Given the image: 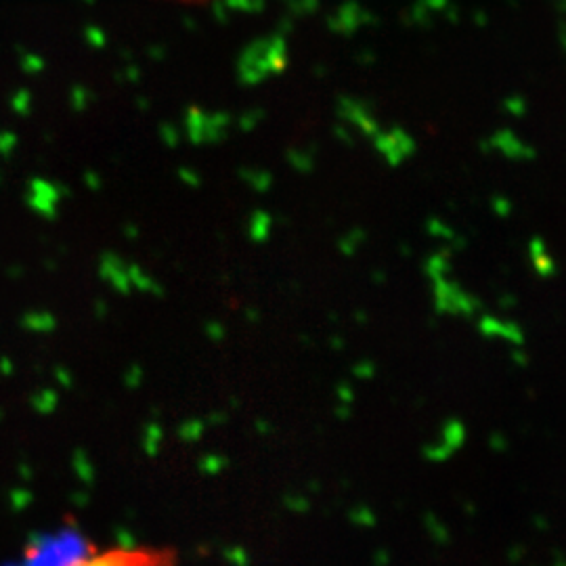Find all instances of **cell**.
Here are the masks:
<instances>
[{"label":"cell","instance_id":"6da1fadb","mask_svg":"<svg viewBox=\"0 0 566 566\" xmlns=\"http://www.w3.org/2000/svg\"><path fill=\"white\" fill-rule=\"evenodd\" d=\"M25 566H180L178 554L166 546H107L97 548L78 537L34 544Z\"/></svg>","mask_w":566,"mask_h":566},{"label":"cell","instance_id":"7a4b0ae2","mask_svg":"<svg viewBox=\"0 0 566 566\" xmlns=\"http://www.w3.org/2000/svg\"><path fill=\"white\" fill-rule=\"evenodd\" d=\"M480 329L487 334V336H499L512 344H522L525 342V334L520 329V325L512 323V321H499V319H482L480 323Z\"/></svg>","mask_w":566,"mask_h":566},{"label":"cell","instance_id":"3957f363","mask_svg":"<svg viewBox=\"0 0 566 566\" xmlns=\"http://www.w3.org/2000/svg\"><path fill=\"white\" fill-rule=\"evenodd\" d=\"M533 261H535V269H537L539 275H544V277H552V275L556 273V265H554V261L546 254L544 248H541V250H533Z\"/></svg>","mask_w":566,"mask_h":566}]
</instances>
